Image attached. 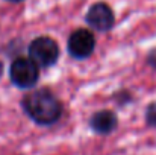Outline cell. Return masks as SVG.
Masks as SVG:
<instances>
[{"label":"cell","instance_id":"obj_6","mask_svg":"<svg viewBox=\"0 0 156 155\" xmlns=\"http://www.w3.org/2000/svg\"><path fill=\"white\" fill-rule=\"evenodd\" d=\"M117 123H118V120H117V116L112 113V111H99V113H96L93 117H91V120H90V126H91V129L94 131V132H97V134H111L115 128H117Z\"/></svg>","mask_w":156,"mask_h":155},{"label":"cell","instance_id":"obj_3","mask_svg":"<svg viewBox=\"0 0 156 155\" xmlns=\"http://www.w3.org/2000/svg\"><path fill=\"white\" fill-rule=\"evenodd\" d=\"M29 58L38 67H52L59 58V46L50 37H38L29 44Z\"/></svg>","mask_w":156,"mask_h":155},{"label":"cell","instance_id":"obj_10","mask_svg":"<svg viewBox=\"0 0 156 155\" xmlns=\"http://www.w3.org/2000/svg\"><path fill=\"white\" fill-rule=\"evenodd\" d=\"M9 2H21V0H9Z\"/></svg>","mask_w":156,"mask_h":155},{"label":"cell","instance_id":"obj_5","mask_svg":"<svg viewBox=\"0 0 156 155\" xmlns=\"http://www.w3.org/2000/svg\"><path fill=\"white\" fill-rule=\"evenodd\" d=\"M87 23L99 32H108V31L112 29V26L115 23V15H114L109 5H106L103 2H99V3H94L88 9Z\"/></svg>","mask_w":156,"mask_h":155},{"label":"cell","instance_id":"obj_8","mask_svg":"<svg viewBox=\"0 0 156 155\" xmlns=\"http://www.w3.org/2000/svg\"><path fill=\"white\" fill-rule=\"evenodd\" d=\"M149 59H156V52H152V55H150ZM150 64H152L153 67H156V61H150Z\"/></svg>","mask_w":156,"mask_h":155},{"label":"cell","instance_id":"obj_2","mask_svg":"<svg viewBox=\"0 0 156 155\" xmlns=\"http://www.w3.org/2000/svg\"><path fill=\"white\" fill-rule=\"evenodd\" d=\"M9 78L18 88H32L40 78V67L30 58H17L9 68Z\"/></svg>","mask_w":156,"mask_h":155},{"label":"cell","instance_id":"obj_7","mask_svg":"<svg viewBox=\"0 0 156 155\" xmlns=\"http://www.w3.org/2000/svg\"><path fill=\"white\" fill-rule=\"evenodd\" d=\"M146 122L150 126L156 128V102L150 103L147 106V109H146Z\"/></svg>","mask_w":156,"mask_h":155},{"label":"cell","instance_id":"obj_1","mask_svg":"<svg viewBox=\"0 0 156 155\" xmlns=\"http://www.w3.org/2000/svg\"><path fill=\"white\" fill-rule=\"evenodd\" d=\"M21 106L24 113L41 126H50L62 116V103L47 88H40L24 96Z\"/></svg>","mask_w":156,"mask_h":155},{"label":"cell","instance_id":"obj_9","mask_svg":"<svg viewBox=\"0 0 156 155\" xmlns=\"http://www.w3.org/2000/svg\"><path fill=\"white\" fill-rule=\"evenodd\" d=\"M2 73H3V64L0 62V76H2Z\"/></svg>","mask_w":156,"mask_h":155},{"label":"cell","instance_id":"obj_4","mask_svg":"<svg viewBox=\"0 0 156 155\" xmlns=\"http://www.w3.org/2000/svg\"><path fill=\"white\" fill-rule=\"evenodd\" d=\"M67 47H68V53L73 58L87 59L88 56L93 55L96 49V38L93 32H90L88 29H77L70 35Z\"/></svg>","mask_w":156,"mask_h":155}]
</instances>
